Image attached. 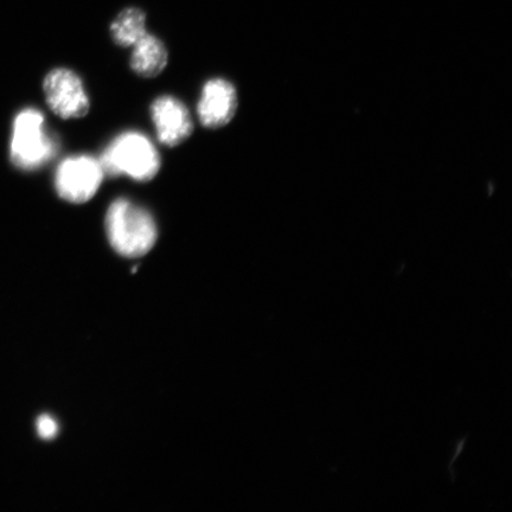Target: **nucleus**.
Returning <instances> with one entry per match:
<instances>
[{"instance_id":"1a4fd4ad","label":"nucleus","mask_w":512,"mask_h":512,"mask_svg":"<svg viewBox=\"0 0 512 512\" xmlns=\"http://www.w3.org/2000/svg\"><path fill=\"white\" fill-rule=\"evenodd\" d=\"M146 18L139 9H126L111 25L112 40L121 48L134 46L146 34Z\"/></svg>"},{"instance_id":"9d476101","label":"nucleus","mask_w":512,"mask_h":512,"mask_svg":"<svg viewBox=\"0 0 512 512\" xmlns=\"http://www.w3.org/2000/svg\"><path fill=\"white\" fill-rule=\"evenodd\" d=\"M37 431L43 439H53L59 433V425L48 415L41 416L37 421Z\"/></svg>"},{"instance_id":"f257e3e1","label":"nucleus","mask_w":512,"mask_h":512,"mask_svg":"<svg viewBox=\"0 0 512 512\" xmlns=\"http://www.w3.org/2000/svg\"><path fill=\"white\" fill-rule=\"evenodd\" d=\"M105 232L113 251L128 259L151 252L158 240V226L151 211L125 197L108 206Z\"/></svg>"},{"instance_id":"423d86ee","label":"nucleus","mask_w":512,"mask_h":512,"mask_svg":"<svg viewBox=\"0 0 512 512\" xmlns=\"http://www.w3.org/2000/svg\"><path fill=\"white\" fill-rule=\"evenodd\" d=\"M158 142L169 149L184 144L195 131L194 119L187 105L174 95H160L150 106Z\"/></svg>"},{"instance_id":"6e6552de","label":"nucleus","mask_w":512,"mask_h":512,"mask_svg":"<svg viewBox=\"0 0 512 512\" xmlns=\"http://www.w3.org/2000/svg\"><path fill=\"white\" fill-rule=\"evenodd\" d=\"M133 47L130 67L134 74L153 79L164 72L169 63V51L162 40L145 34Z\"/></svg>"},{"instance_id":"f03ea898","label":"nucleus","mask_w":512,"mask_h":512,"mask_svg":"<svg viewBox=\"0 0 512 512\" xmlns=\"http://www.w3.org/2000/svg\"><path fill=\"white\" fill-rule=\"evenodd\" d=\"M105 177L127 176L140 183L151 182L162 168L155 144L142 132L126 131L115 137L99 158Z\"/></svg>"},{"instance_id":"20e7f679","label":"nucleus","mask_w":512,"mask_h":512,"mask_svg":"<svg viewBox=\"0 0 512 512\" xmlns=\"http://www.w3.org/2000/svg\"><path fill=\"white\" fill-rule=\"evenodd\" d=\"M104 178L99 159L89 155L68 157L55 172L56 194L64 202L85 204L99 191Z\"/></svg>"},{"instance_id":"7ed1b4c3","label":"nucleus","mask_w":512,"mask_h":512,"mask_svg":"<svg viewBox=\"0 0 512 512\" xmlns=\"http://www.w3.org/2000/svg\"><path fill=\"white\" fill-rule=\"evenodd\" d=\"M57 140L46 127V117L35 108L19 112L14 121L10 156L18 169L36 170L57 153Z\"/></svg>"},{"instance_id":"0eeeda50","label":"nucleus","mask_w":512,"mask_h":512,"mask_svg":"<svg viewBox=\"0 0 512 512\" xmlns=\"http://www.w3.org/2000/svg\"><path fill=\"white\" fill-rule=\"evenodd\" d=\"M239 108V95L232 82L214 78L204 83L201 98L197 104V117L207 130L226 127L235 117Z\"/></svg>"},{"instance_id":"39448f33","label":"nucleus","mask_w":512,"mask_h":512,"mask_svg":"<svg viewBox=\"0 0 512 512\" xmlns=\"http://www.w3.org/2000/svg\"><path fill=\"white\" fill-rule=\"evenodd\" d=\"M43 93L51 112L63 120L82 119L91 111L85 85L73 69L50 70L43 80Z\"/></svg>"}]
</instances>
